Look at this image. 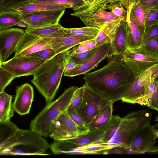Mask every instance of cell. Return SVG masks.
Returning a JSON list of instances; mask_svg holds the SVG:
<instances>
[{
  "label": "cell",
  "mask_w": 158,
  "mask_h": 158,
  "mask_svg": "<svg viewBox=\"0 0 158 158\" xmlns=\"http://www.w3.org/2000/svg\"><path fill=\"white\" fill-rule=\"evenodd\" d=\"M158 36V23L146 26L143 36L142 45Z\"/></svg>",
  "instance_id": "obj_38"
},
{
  "label": "cell",
  "mask_w": 158,
  "mask_h": 158,
  "mask_svg": "<svg viewBox=\"0 0 158 158\" xmlns=\"http://www.w3.org/2000/svg\"><path fill=\"white\" fill-rule=\"evenodd\" d=\"M77 47L75 46L48 60L33 75L31 81L44 97L46 105L53 101L65 65Z\"/></svg>",
  "instance_id": "obj_3"
},
{
  "label": "cell",
  "mask_w": 158,
  "mask_h": 158,
  "mask_svg": "<svg viewBox=\"0 0 158 158\" xmlns=\"http://www.w3.org/2000/svg\"><path fill=\"white\" fill-rule=\"evenodd\" d=\"M25 34L22 29L16 27L0 30V63L6 61L15 52Z\"/></svg>",
  "instance_id": "obj_10"
},
{
  "label": "cell",
  "mask_w": 158,
  "mask_h": 158,
  "mask_svg": "<svg viewBox=\"0 0 158 158\" xmlns=\"http://www.w3.org/2000/svg\"><path fill=\"white\" fill-rule=\"evenodd\" d=\"M121 22L106 24L99 29V31L95 37L96 47L106 43H111Z\"/></svg>",
  "instance_id": "obj_24"
},
{
  "label": "cell",
  "mask_w": 158,
  "mask_h": 158,
  "mask_svg": "<svg viewBox=\"0 0 158 158\" xmlns=\"http://www.w3.org/2000/svg\"><path fill=\"white\" fill-rule=\"evenodd\" d=\"M78 88L75 86L69 87L56 100L46 105L31 121L30 129L43 137L49 136L54 122L61 114L67 111L73 96Z\"/></svg>",
  "instance_id": "obj_5"
},
{
  "label": "cell",
  "mask_w": 158,
  "mask_h": 158,
  "mask_svg": "<svg viewBox=\"0 0 158 158\" xmlns=\"http://www.w3.org/2000/svg\"><path fill=\"white\" fill-rule=\"evenodd\" d=\"M101 69L86 73L85 84L114 103L121 100L137 76L127 66L122 55H114Z\"/></svg>",
  "instance_id": "obj_1"
},
{
  "label": "cell",
  "mask_w": 158,
  "mask_h": 158,
  "mask_svg": "<svg viewBox=\"0 0 158 158\" xmlns=\"http://www.w3.org/2000/svg\"><path fill=\"white\" fill-rule=\"evenodd\" d=\"M146 10L158 6V0H135Z\"/></svg>",
  "instance_id": "obj_45"
},
{
  "label": "cell",
  "mask_w": 158,
  "mask_h": 158,
  "mask_svg": "<svg viewBox=\"0 0 158 158\" xmlns=\"http://www.w3.org/2000/svg\"><path fill=\"white\" fill-rule=\"evenodd\" d=\"M15 78L11 73L0 66V92L4 91L6 87Z\"/></svg>",
  "instance_id": "obj_40"
},
{
  "label": "cell",
  "mask_w": 158,
  "mask_h": 158,
  "mask_svg": "<svg viewBox=\"0 0 158 158\" xmlns=\"http://www.w3.org/2000/svg\"><path fill=\"white\" fill-rule=\"evenodd\" d=\"M64 31L68 34L81 36H89L96 37L99 29L94 27L89 26L77 28H62Z\"/></svg>",
  "instance_id": "obj_32"
},
{
  "label": "cell",
  "mask_w": 158,
  "mask_h": 158,
  "mask_svg": "<svg viewBox=\"0 0 158 158\" xmlns=\"http://www.w3.org/2000/svg\"></svg>",
  "instance_id": "obj_55"
},
{
  "label": "cell",
  "mask_w": 158,
  "mask_h": 158,
  "mask_svg": "<svg viewBox=\"0 0 158 158\" xmlns=\"http://www.w3.org/2000/svg\"><path fill=\"white\" fill-rule=\"evenodd\" d=\"M12 96L4 92H0V122L10 120L14 114Z\"/></svg>",
  "instance_id": "obj_26"
},
{
  "label": "cell",
  "mask_w": 158,
  "mask_h": 158,
  "mask_svg": "<svg viewBox=\"0 0 158 158\" xmlns=\"http://www.w3.org/2000/svg\"><path fill=\"white\" fill-rule=\"evenodd\" d=\"M63 27L60 24L40 28H27L25 30L26 33L40 38L51 37L61 30Z\"/></svg>",
  "instance_id": "obj_29"
},
{
  "label": "cell",
  "mask_w": 158,
  "mask_h": 158,
  "mask_svg": "<svg viewBox=\"0 0 158 158\" xmlns=\"http://www.w3.org/2000/svg\"><path fill=\"white\" fill-rule=\"evenodd\" d=\"M66 9L65 7L61 6L42 5L25 2L17 6L13 10L19 11L22 15H26L44 11Z\"/></svg>",
  "instance_id": "obj_25"
},
{
  "label": "cell",
  "mask_w": 158,
  "mask_h": 158,
  "mask_svg": "<svg viewBox=\"0 0 158 158\" xmlns=\"http://www.w3.org/2000/svg\"><path fill=\"white\" fill-rule=\"evenodd\" d=\"M68 113L76 124L79 135H85L89 132V127L82 120L75 110Z\"/></svg>",
  "instance_id": "obj_37"
},
{
  "label": "cell",
  "mask_w": 158,
  "mask_h": 158,
  "mask_svg": "<svg viewBox=\"0 0 158 158\" xmlns=\"http://www.w3.org/2000/svg\"><path fill=\"white\" fill-rule=\"evenodd\" d=\"M83 87L78 88L75 92L67 112L69 113L75 111L81 103L83 95Z\"/></svg>",
  "instance_id": "obj_34"
},
{
  "label": "cell",
  "mask_w": 158,
  "mask_h": 158,
  "mask_svg": "<svg viewBox=\"0 0 158 158\" xmlns=\"http://www.w3.org/2000/svg\"><path fill=\"white\" fill-rule=\"evenodd\" d=\"M50 144L37 132L18 129L13 136L0 145V155H47Z\"/></svg>",
  "instance_id": "obj_4"
},
{
  "label": "cell",
  "mask_w": 158,
  "mask_h": 158,
  "mask_svg": "<svg viewBox=\"0 0 158 158\" xmlns=\"http://www.w3.org/2000/svg\"><path fill=\"white\" fill-rule=\"evenodd\" d=\"M113 102L110 101L90 123L89 131H103L110 123L113 117Z\"/></svg>",
  "instance_id": "obj_20"
},
{
  "label": "cell",
  "mask_w": 158,
  "mask_h": 158,
  "mask_svg": "<svg viewBox=\"0 0 158 158\" xmlns=\"http://www.w3.org/2000/svg\"><path fill=\"white\" fill-rule=\"evenodd\" d=\"M65 10V9H60L44 11L22 15V17L23 20L30 27L40 28L58 24Z\"/></svg>",
  "instance_id": "obj_14"
},
{
  "label": "cell",
  "mask_w": 158,
  "mask_h": 158,
  "mask_svg": "<svg viewBox=\"0 0 158 158\" xmlns=\"http://www.w3.org/2000/svg\"><path fill=\"white\" fill-rule=\"evenodd\" d=\"M80 65L76 63L69 58L65 65L64 71L72 69Z\"/></svg>",
  "instance_id": "obj_48"
},
{
  "label": "cell",
  "mask_w": 158,
  "mask_h": 158,
  "mask_svg": "<svg viewBox=\"0 0 158 158\" xmlns=\"http://www.w3.org/2000/svg\"><path fill=\"white\" fill-rule=\"evenodd\" d=\"M126 149L120 147H115L105 151L106 154H123L125 153Z\"/></svg>",
  "instance_id": "obj_46"
},
{
  "label": "cell",
  "mask_w": 158,
  "mask_h": 158,
  "mask_svg": "<svg viewBox=\"0 0 158 158\" xmlns=\"http://www.w3.org/2000/svg\"><path fill=\"white\" fill-rule=\"evenodd\" d=\"M153 131L154 139H158V129L154 128Z\"/></svg>",
  "instance_id": "obj_50"
},
{
  "label": "cell",
  "mask_w": 158,
  "mask_h": 158,
  "mask_svg": "<svg viewBox=\"0 0 158 158\" xmlns=\"http://www.w3.org/2000/svg\"><path fill=\"white\" fill-rule=\"evenodd\" d=\"M157 64L136 77L124 94L121 100L123 102L135 104L137 99L144 96L146 90L151 81L152 74Z\"/></svg>",
  "instance_id": "obj_12"
},
{
  "label": "cell",
  "mask_w": 158,
  "mask_h": 158,
  "mask_svg": "<svg viewBox=\"0 0 158 158\" xmlns=\"http://www.w3.org/2000/svg\"><path fill=\"white\" fill-rule=\"evenodd\" d=\"M25 2L42 5L61 6L66 9H73L84 2L82 0H27Z\"/></svg>",
  "instance_id": "obj_30"
},
{
  "label": "cell",
  "mask_w": 158,
  "mask_h": 158,
  "mask_svg": "<svg viewBox=\"0 0 158 158\" xmlns=\"http://www.w3.org/2000/svg\"><path fill=\"white\" fill-rule=\"evenodd\" d=\"M105 151L104 148L101 143H94L83 147L73 149L71 154H96Z\"/></svg>",
  "instance_id": "obj_33"
},
{
  "label": "cell",
  "mask_w": 158,
  "mask_h": 158,
  "mask_svg": "<svg viewBox=\"0 0 158 158\" xmlns=\"http://www.w3.org/2000/svg\"><path fill=\"white\" fill-rule=\"evenodd\" d=\"M50 37L40 38L26 33L20 41L14 57L27 56L44 49L52 48Z\"/></svg>",
  "instance_id": "obj_13"
},
{
  "label": "cell",
  "mask_w": 158,
  "mask_h": 158,
  "mask_svg": "<svg viewBox=\"0 0 158 158\" xmlns=\"http://www.w3.org/2000/svg\"><path fill=\"white\" fill-rule=\"evenodd\" d=\"M83 98L76 111L89 127L92 120L111 101L84 83Z\"/></svg>",
  "instance_id": "obj_6"
},
{
  "label": "cell",
  "mask_w": 158,
  "mask_h": 158,
  "mask_svg": "<svg viewBox=\"0 0 158 158\" xmlns=\"http://www.w3.org/2000/svg\"><path fill=\"white\" fill-rule=\"evenodd\" d=\"M138 49L145 53L158 57V36Z\"/></svg>",
  "instance_id": "obj_35"
},
{
  "label": "cell",
  "mask_w": 158,
  "mask_h": 158,
  "mask_svg": "<svg viewBox=\"0 0 158 158\" xmlns=\"http://www.w3.org/2000/svg\"><path fill=\"white\" fill-rule=\"evenodd\" d=\"M109 4L108 0H91L84 2L73 8L74 12L71 15L79 18L98 11L105 10L108 9Z\"/></svg>",
  "instance_id": "obj_21"
},
{
  "label": "cell",
  "mask_w": 158,
  "mask_h": 158,
  "mask_svg": "<svg viewBox=\"0 0 158 158\" xmlns=\"http://www.w3.org/2000/svg\"><path fill=\"white\" fill-rule=\"evenodd\" d=\"M127 22L122 21L118 27L115 38L111 44L114 55H122L127 50L126 46Z\"/></svg>",
  "instance_id": "obj_23"
},
{
  "label": "cell",
  "mask_w": 158,
  "mask_h": 158,
  "mask_svg": "<svg viewBox=\"0 0 158 158\" xmlns=\"http://www.w3.org/2000/svg\"><path fill=\"white\" fill-rule=\"evenodd\" d=\"M84 2H87L89 1H90L91 0H82Z\"/></svg>",
  "instance_id": "obj_53"
},
{
  "label": "cell",
  "mask_w": 158,
  "mask_h": 158,
  "mask_svg": "<svg viewBox=\"0 0 158 158\" xmlns=\"http://www.w3.org/2000/svg\"><path fill=\"white\" fill-rule=\"evenodd\" d=\"M158 23V6L147 10L145 27Z\"/></svg>",
  "instance_id": "obj_44"
},
{
  "label": "cell",
  "mask_w": 158,
  "mask_h": 158,
  "mask_svg": "<svg viewBox=\"0 0 158 158\" xmlns=\"http://www.w3.org/2000/svg\"><path fill=\"white\" fill-rule=\"evenodd\" d=\"M47 60L28 56L14 57L0 63V66L17 77L33 75Z\"/></svg>",
  "instance_id": "obj_7"
},
{
  "label": "cell",
  "mask_w": 158,
  "mask_h": 158,
  "mask_svg": "<svg viewBox=\"0 0 158 158\" xmlns=\"http://www.w3.org/2000/svg\"><path fill=\"white\" fill-rule=\"evenodd\" d=\"M114 55L111 43L104 44L100 46L94 54L86 61L80 66L65 71L64 76L73 77L85 74L97 67L104 59Z\"/></svg>",
  "instance_id": "obj_11"
},
{
  "label": "cell",
  "mask_w": 158,
  "mask_h": 158,
  "mask_svg": "<svg viewBox=\"0 0 158 158\" xmlns=\"http://www.w3.org/2000/svg\"><path fill=\"white\" fill-rule=\"evenodd\" d=\"M122 56L126 64L136 76L158 63V57L138 49L127 50Z\"/></svg>",
  "instance_id": "obj_8"
},
{
  "label": "cell",
  "mask_w": 158,
  "mask_h": 158,
  "mask_svg": "<svg viewBox=\"0 0 158 158\" xmlns=\"http://www.w3.org/2000/svg\"><path fill=\"white\" fill-rule=\"evenodd\" d=\"M79 18L86 26L99 29L106 24L121 22L124 20L117 17L111 12L105 10L98 11Z\"/></svg>",
  "instance_id": "obj_19"
},
{
  "label": "cell",
  "mask_w": 158,
  "mask_h": 158,
  "mask_svg": "<svg viewBox=\"0 0 158 158\" xmlns=\"http://www.w3.org/2000/svg\"><path fill=\"white\" fill-rule=\"evenodd\" d=\"M25 1V0H0V12L13 10L17 6Z\"/></svg>",
  "instance_id": "obj_43"
},
{
  "label": "cell",
  "mask_w": 158,
  "mask_h": 158,
  "mask_svg": "<svg viewBox=\"0 0 158 158\" xmlns=\"http://www.w3.org/2000/svg\"><path fill=\"white\" fill-rule=\"evenodd\" d=\"M22 15L16 10L0 12V30L11 28L23 21Z\"/></svg>",
  "instance_id": "obj_27"
},
{
  "label": "cell",
  "mask_w": 158,
  "mask_h": 158,
  "mask_svg": "<svg viewBox=\"0 0 158 158\" xmlns=\"http://www.w3.org/2000/svg\"><path fill=\"white\" fill-rule=\"evenodd\" d=\"M27 0H25V1H27Z\"/></svg>",
  "instance_id": "obj_54"
},
{
  "label": "cell",
  "mask_w": 158,
  "mask_h": 158,
  "mask_svg": "<svg viewBox=\"0 0 158 158\" xmlns=\"http://www.w3.org/2000/svg\"><path fill=\"white\" fill-rule=\"evenodd\" d=\"M19 128L10 120L0 122V145L14 136Z\"/></svg>",
  "instance_id": "obj_31"
},
{
  "label": "cell",
  "mask_w": 158,
  "mask_h": 158,
  "mask_svg": "<svg viewBox=\"0 0 158 158\" xmlns=\"http://www.w3.org/2000/svg\"><path fill=\"white\" fill-rule=\"evenodd\" d=\"M79 44L74 51L73 53L87 51L97 47L95 38L84 41Z\"/></svg>",
  "instance_id": "obj_42"
},
{
  "label": "cell",
  "mask_w": 158,
  "mask_h": 158,
  "mask_svg": "<svg viewBox=\"0 0 158 158\" xmlns=\"http://www.w3.org/2000/svg\"><path fill=\"white\" fill-rule=\"evenodd\" d=\"M16 26L20 27H26L27 28L30 27L29 25L23 21L19 22L16 25Z\"/></svg>",
  "instance_id": "obj_49"
},
{
  "label": "cell",
  "mask_w": 158,
  "mask_h": 158,
  "mask_svg": "<svg viewBox=\"0 0 158 158\" xmlns=\"http://www.w3.org/2000/svg\"><path fill=\"white\" fill-rule=\"evenodd\" d=\"M100 47H97L87 51L77 53H73L70 58V59L76 63L81 65L92 56Z\"/></svg>",
  "instance_id": "obj_36"
},
{
  "label": "cell",
  "mask_w": 158,
  "mask_h": 158,
  "mask_svg": "<svg viewBox=\"0 0 158 158\" xmlns=\"http://www.w3.org/2000/svg\"><path fill=\"white\" fill-rule=\"evenodd\" d=\"M127 11V22L126 46L127 50L133 51L140 48L143 44V36L131 11L130 6Z\"/></svg>",
  "instance_id": "obj_17"
},
{
  "label": "cell",
  "mask_w": 158,
  "mask_h": 158,
  "mask_svg": "<svg viewBox=\"0 0 158 158\" xmlns=\"http://www.w3.org/2000/svg\"><path fill=\"white\" fill-rule=\"evenodd\" d=\"M155 120L158 122V116H157L156 117ZM157 126H158V123L157 124Z\"/></svg>",
  "instance_id": "obj_52"
},
{
  "label": "cell",
  "mask_w": 158,
  "mask_h": 158,
  "mask_svg": "<svg viewBox=\"0 0 158 158\" xmlns=\"http://www.w3.org/2000/svg\"><path fill=\"white\" fill-rule=\"evenodd\" d=\"M152 118L146 110L132 112L123 118L113 115L112 120L103 131L101 143L105 151L115 147L128 149L140 131Z\"/></svg>",
  "instance_id": "obj_2"
},
{
  "label": "cell",
  "mask_w": 158,
  "mask_h": 158,
  "mask_svg": "<svg viewBox=\"0 0 158 158\" xmlns=\"http://www.w3.org/2000/svg\"><path fill=\"white\" fill-rule=\"evenodd\" d=\"M103 131L90 132L87 134L79 135L75 138L65 140L71 147L72 151L75 148L83 147L94 143H100Z\"/></svg>",
  "instance_id": "obj_22"
},
{
  "label": "cell",
  "mask_w": 158,
  "mask_h": 158,
  "mask_svg": "<svg viewBox=\"0 0 158 158\" xmlns=\"http://www.w3.org/2000/svg\"><path fill=\"white\" fill-rule=\"evenodd\" d=\"M154 128L150 123H147L134 139L130 148L127 149L138 154L150 153L156 147L155 144L157 140L154 138Z\"/></svg>",
  "instance_id": "obj_15"
},
{
  "label": "cell",
  "mask_w": 158,
  "mask_h": 158,
  "mask_svg": "<svg viewBox=\"0 0 158 158\" xmlns=\"http://www.w3.org/2000/svg\"><path fill=\"white\" fill-rule=\"evenodd\" d=\"M95 38L94 37L76 36L64 32L62 37H50L49 43L52 48L58 54L72 48L84 41Z\"/></svg>",
  "instance_id": "obj_18"
},
{
  "label": "cell",
  "mask_w": 158,
  "mask_h": 158,
  "mask_svg": "<svg viewBox=\"0 0 158 158\" xmlns=\"http://www.w3.org/2000/svg\"><path fill=\"white\" fill-rule=\"evenodd\" d=\"M131 10L142 35L145 28V21L147 10H146L135 0H131L129 4Z\"/></svg>",
  "instance_id": "obj_28"
},
{
  "label": "cell",
  "mask_w": 158,
  "mask_h": 158,
  "mask_svg": "<svg viewBox=\"0 0 158 158\" xmlns=\"http://www.w3.org/2000/svg\"><path fill=\"white\" fill-rule=\"evenodd\" d=\"M120 2H117L113 4H109V9L114 15L123 20L127 19V11Z\"/></svg>",
  "instance_id": "obj_39"
},
{
  "label": "cell",
  "mask_w": 158,
  "mask_h": 158,
  "mask_svg": "<svg viewBox=\"0 0 158 158\" xmlns=\"http://www.w3.org/2000/svg\"><path fill=\"white\" fill-rule=\"evenodd\" d=\"M34 97V90L29 84L25 83L17 86L12 103L14 111L23 115L30 112Z\"/></svg>",
  "instance_id": "obj_16"
},
{
  "label": "cell",
  "mask_w": 158,
  "mask_h": 158,
  "mask_svg": "<svg viewBox=\"0 0 158 158\" xmlns=\"http://www.w3.org/2000/svg\"><path fill=\"white\" fill-rule=\"evenodd\" d=\"M57 55V54L53 49L50 48L41 50L27 56L48 60Z\"/></svg>",
  "instance_id": "obj_41"
},
{
  "label": "cell",
  "mask_w": 158,
  "mask_h": 158,
  "mask_svg": "<svg viewBox=\"0 0 158 158\" xmlns=\"http://www.w3.org/2000/svg\"><path fill=\"white\" fill-rule=\"evenodd\" d=\"M150 153H158V146L156 147L155 148L152 150Z\"/></svg>",
  "instance_id": "obj_51"
},
{
  "label": "cell",
  "mask_w": 158,
  "mask_h": 158,
  "mask_svg": "<svg viewBox=\"0 0 158 158\" xmlns=\"http://www.w3.org/2000/svg\"><path fill=\"white\" fill-rule=\"evenodd\" d=\"M79 135L76 124L66 111L56 120L49 136L54 141H60L75 138Z\"/></svg>",
  "instance_id": "obj_9"
},
{
  "label": "cell",
  "mask_w": 158,
  "mask_h": 158,
  "mask_svg": "<svg viewBox=\"0 0 158 158\" xmlns=\"http://www.w3.org/2000/svg\"><path fill=\"white\" fill-rule=\"evenodd\" d=\"M131 0H108L110 4H113L117 2L121 3L126 9L129 6Z\"/></svg>",
  "instance_id": "obj_47"
}]
</instances>
